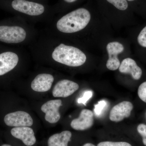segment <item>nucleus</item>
<instances>
[{
	"label": "nucleus",
	"mask_w": 146,
	"mask_h": 146,
	"mask_svg": "<svg viewBox=\"0 0 146 146\" xmlns=\"http://www.w3.org/2000/svg\"><path fill=\"white\" fill-rule=\"evenodd\" d=\"M11 5L15 10L29 16H39L45 10L42 5L25 0H14Z\"/></svg>",
	"instance_id": "nucleus-5"
},
{
	"label": "nucleus",
	"mask_w": 146,
	"mask_h": 146,
	"mask_svg": "<svg viewBox=\"0 0 146 146\" xmlns=\"http://www.w3.org/2000/svg\"><path fill=\"white\" fill-rule=\"evenodd\" d=\"M27 36L26 32L18 26H0V41L8 44H17L23 42Z\"/></svg>",
	"instance_id": "nucleus-3"
},
{
	"label": "nucleus",
	"mask_w": 146,
	"mask_h": 146,
	"mask_svg": "<svg viewBox=\"0 0 146 146\" xmlns=\"http://www.w3.org/2000/svg\"></svg>",
	"instance_id": "nucleus-28"
},
{
	"label": "nucleus",
	"mask_w": 146,
	"mask_h": 146,
	"mask_svg": "<svg viewBox=\"0 0 146 146\" xmlns=\"http://www.w3.org/2000/svg\"><path fill=\"white\" fill-rule=\"evenodd\" d=\"M98 146H132L127 142H114L111 141H104L98 144Z\"/></svg>",
	"instance_id": "nucleus-18"
},
{
	"label": "nucleus",
	"mask_w": 146,
	"mask_h": 146,
	"mask_svg": "<svg viewBox=\"0 0 146 146\" xmlns=\"http://www.w3.org/2000/svg\"><path fill=\"white\" fill-rule=\"evenodd\" d=\"M83 146H96L95 145H93V144L90 143H88L85 144V145H84Z\"/></svg>",
	"instance_id": "nucleus-23"
},
{
	"label": "nucleus",
	"mask_w": 146,
	"mask_h": 146,
	"mask_svg": "<svg viewBox=\"0 0 146 146\" xmlns=\"http://www.w3.org/2000/svg\"><path fill=\"white\" fill-rule=\"evenodd\" d=\"M119 71L123 74H129L135 80H139L143 74L141 68L137 65L133 59L127 58L122 61L119 67Z\"/></svg>",
	"instance_id": "nucleus-14"
},
{
	"label": "nucleus",
	"mask_w": 146,
	"mask_h": 146,
	"mask_svg": "<svg viewBox=\"0 0 146 146\" xmlns=\"http://www.w3.org/2000/svg\"><path fill=\"white\" fill-rule=\"evenodd\" d=\"M138 94L140 99L146 103V81L143 82L139 86Z\"/></svg>",
	"instance_id": "nucleus-19"
},
{
	"label": "nucleus",
	"mask_w": 146,
	"mask_h": 146,
	"mask_svg": "<svg viewBox=\"0 0 146 146\" xmlns=\"http://www.w3.org/2000/svg\"><path fill=\"white\" fill-rule=\"evenodd\" d=\"M143 143L144 145L146 146V137L143 138Z\"/></svg>",
	"instance_id": "nucleus-25"
},
{
	"label": "nucleus",
	"mask_w": 146,
	"mask_h": 146,
	"mask_svg": "<svg viewBox=\"0 0 146 146\" xmlns=\"http://www.w3.org/2000/svg\"><path fill=\"white\" fill-rule=\"evenodd\" d=\"M60 100L48 101L41 107V110L45 113V120L50 123H55L60 120V115L59 109L62 106Z\"/></svg>",
	"instance_id": "nucleus-7"
},
{
	"label": "nucleus",
	"mask_w": 146,
	"mask_h": 146,
	"mask_svg": "<svg viewBox=\"0 0 146 146\" xmlns=\"http://www.w3.org/2000/svg\"><path fill=\"white\" fill-rule=\"evenodd\" d=\"M91 19L89 11L85 8H79L59 19L56 23V27L59 31L63 33H74L85 28Z\"/></svg>",
	"instance_id": "nucleus-1"
},
{
	"label": "nucleus",
	"mask_w": 146,
	"mask_h": 146,
	"mask_svg": "<svg viewBox=\"0 0 146 146\" xmlns=\"http://www.w3.org/2000/svg\"><path fill=\"white\" fill-rule=\"evenodd\" d=\"M94 123V114L88 109L82 110L78 118L74 119L71 122L70 125L76 130L83 131L90 128Z\"/></svg>",
	"instance_id": "nucleus-10"
},
{
	"label": "nucleus",
	"mask_w": 146,
	"mask_h": 146,
	"mask_svg": "<svg viewBox=\"0 0 146 146\" xmlns=\"http://www.w3.org/2000/svg\"><path fill=\"white\" fill-rule=\"evenodd\" d=\"M66 2L71 3L74 2L76 1L77 0H64Z\"/></svg>",
	"instance_id": "nucleus-24"
},
{
	"label": "nucleus",
	"mask_w": 146,
	"mask_h": 146,
	"mask_svg": "<svg viewBox=\"0 0 146 146\" xmlns=\"http://www.w3.org/2000/svg\"><path fill=\"white\" fill-rule=\"evenodd\" d=\"M0 146H12L11 145H9V144H3L2 145H1Z\"/></svg>",
	"instance_id": "nucleus-26"
},
{
	"label": "nucleus",
	"mask_w": 146,
	"mask_h": 146,
	"mask_svg": "<svg viewBox=\"0 0 146 146\" xmlns=\"http://www.w3.org/2000/svg\"><path fill=\"white\" fill-rule=\"evenodd\" d=\"M54 80V77L48 74H39L35 77L31 83L33 91L38 92H45L51 88Z\"/></svg>",
	"instance_id": "nucleus-13"
},
{
	"label": "nucleus",
	"mask_w": 146,
	"mask_h": 146,
	"mask_svg": "<svg viewBox=\"0 0 146 146\" xmlns=\"http://www.w3.org/2000/svg\"><path fill=\"white\" fill-rule=\"evenodd\" d=\"M19 61L17 54L11 52H7L0 54V76L13 70Z\"/></svg>",
	"instance_id": "nucleus-12"
},
{
	"label": "nucleus",
	"mask_w": 146,
	"mask_h": 146,
	"mask_svg": "<svg viewBox=\"0 0 146 146\" xmlns=\"http://www.w3.org/2000/svg\"><path fill=\"white\" fill-rule=\"evenodd\" d=\"M133 108V104L131 102H121L112 108L110 113V119L115 122L121 121L130 116Z\"/></svg>",
	"instance_id": "nucleus-9"
},
{
	"label": "nucleus",
	"mask_w": 146,
	"mask_h": 146,
	"mask_svg": "<svg viewBox=\"0 0 146 146\" xmlns=\"http://www.w3.org/2000/svg\"><path fill=\"white\" fill-rule=\"evenodd\" d=\"M137 131L143 138L146 137V125L144 124H140L137 127Z\"/></svg>",
	"instance_id": "nucleus-22"
},
{
	"label": "nucleus",
	"mask_w": 146,
	"mask_h": 146,
	"mask_svg": "<svg viewBox=\"0 0 146 146\" xmlns=\"http://www.w3.org/2000/svg\"><path fill=\"white\" fill-rule=\"evenodd\" d=\"M72 133L69 131H64L61 133H55L49 138L48 146H68L72 138Z\"/></svg>",
	"instance_id": "nucleus-15"
},
{
	"label": "nucleus",
	"mask_w": 146,
	"mask_h": 146,
	"mask_svg": "<svg viewBox=\"0 0 146 146\" xmlns=\"http://www.w3.org/2000/svg\"><path fill=\"white\" fill-rule=\"evenodd\" d=\"M127 1H133L134 0H127Z\"/></svg>",
	"instance_id": "nucleus-27"
},
{
	"label": "nucleus",
	"mask_w": 146,
	"mask_h": 146,
	"mask_svg": "<svg viewBox=\"0 0 146 146\" xmlns=\"http://www.w3.org/2000/svg\"><path fill=\"white\" fill-rule=\"evenodd\" d=\"M52 56L55 61L70 67H79L86 60V55L81 50L63 44L54 49Z\"/></svg>",
	"instance_id": "nucleus-2"
},
{
	"label": "nucleus",
	"mask_w": 146,
	"mask_h": 146,
	"mask_svg": "<svg viewBox=\"0 0 146 146\" xmlns=\"http://www.w3.org/2000/svg\"><path fill=\"white\" fill-rule=\"evenodd\" d=\"M3 120L6 125L13 127H30L33 123L31 115L23 111L9 113L5 116Z\"/></svg>",
	"instance_id": "nucleus-4"
},
{
	"label": "nucleus",
	"mask_w": 146,
	"mask_h": 146,
	"mask_svg": "<svg viewBox=\"0 0 146 146\" xmlns=\"http://www.w3.org/2000/svg\"><path fill=\"white\" fill-rule=\"evenodd\" d=\"M137 41L141 46L146 48V26L138 35Z\"/></svg>",
	"instance_id": "nucleus-17"
},
{
	"label": "nucleus",
	"mask_w": 146,
	"mask_h": 146,
	"mask_svg": "<svg viewBox=\"0 0 146 146\" xmlns=\"http://www.w3.org/2000/svg\"><path fill=\"white\" fill-rule=\"evenodd\" d=\"M106 50L108 55L106 67L110 70H117L120 65V62L117 56L123 52L124 47L119 42H110L108 44Z\"/></svg>",
	"instance_id": "nucleus-6"
},
{
	"label": "nucleus",
	"mask_w": 146,
	"mask_h": 146,
	"mask_svg": "<svg viewBox=\"0 0 146 146\" xmlns=\"http://www.w3.org/2000/svg\"><path fill=\"white\" fill-rule=\"evenodd\" d=\"M10 133L13 137L21 140L27 146L33 145L36 143L34 131L29 127H13Z\"/></svg>",
	"instance_id": "nucleus-11"
},
{
	"label": "nucleus",
	"mask_w": 146,
	"mask_h": 146,
	"mask_svg": "<svg viewBox=\"0 0 146 146\" xmlns=\"http://www.w3.org/2000/svg\"><path fill=\"white\" fill-rule=\"evenodd\" d=\"M93 96V92L91 91H86L84 94L83 97L79 99L78 102L79 103L83 104L86 105V103Z\"/></svg>",
	"instance_id": "nucleus-21"
},
{
	"label": "nucleus",
	"mask_w": 146,
	"mask_h": 146,
	"mask_svg": "<svg viewBox=\"0 0 146 146\" xmlns=\"http://www.w3.org/2000/svg\"><path fill=\"white\" fill-rule=\"evenodd\" d=\"M79 87L78 84L74 82L63 80L55 84L52 90V95L54 98H67L77 91Z\"/></svg>",
	"instance_id": "nucleus-8"
},
{
	"label": "nucleus",
	"mask_w": 146,
	"mask_h": 146,
	"mask_svg": "<svg viewBox=\"0 0 146 146\" xmlns=\"http://www.w3.org/2000/svg\"><path fill=\"white\" fill-rule=\"evenodd\" d=\"M107 102L106 101L102 100L99 102L97 104L95 105L94 112L97 116H99L102 114L104 109L106 106Z\"/></svg>",
	"instance_id": "nucleus-20"
},
{
	"label": "nucleus",
	"mask_w": 146,
	"mask_h": 146,
	"mask_svg": "<svg viewBox=\"0 0 146 146\" xmlns=\"http://www.w3.org/2000/svg\"><path fill=\"white\" fill-rule=\"evenodd\" d=\"M112 4L116 8L119 10L124 11L127 9L128 4L127 0H106Z\"/></svg>",
	"instance_id": "nucleus-16"
}]
</instances>
